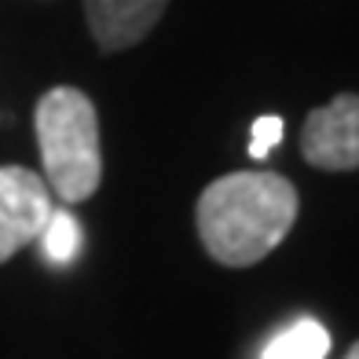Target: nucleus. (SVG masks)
I'll use <instances>...</instances> for the list:
<instances>
[{"label":"nucleus","instance_id":"nucleus-1","mask_svg":"<svg viewBox=\"0 0 359 359\" xmlns=\"http://www.w3.org/2000/svg\"><path fill=\"white\" fill-rule=\"evenodd\" d=\"M301 198L268 169H242L213 180L194 209L205 253L224 268H253L290 235Z\"/></svg>","mask_w":359,"mask_h":359},{"label":"nucleus","instance_id":"nucleus-2","mask_svg":"<svg viewBox=\"0 0 359 359\" xmlns=\"http://www.w3.org/2000/svg\"><path fill=\"white\" fill-rule=\"evenodd\" d=\"M37 147L44 161V184L62 202H85L100 191L103 154H100V118L81 88H52L41 95Z\"/></svg>","mask_w":359,"mask_h":359},{"label":"nucleus","instance_id":"nucleus-3","mask_svg":"<svg viewBox=\"0 0 359 359\" xmlns=\"http://www.w3.org/2000/svg\"><path fill=\"white\" fill-rule=\"evenodd\" d=\"M52 220V191L26 165H0V264L29 246Z\"/></svg>","mask_w":359,"mask_h":359},{"label":"nucleus","instance_id":"nucleus-4","mask_svg":"<svg viewBox=\"0 0 359 359\" xmlns=\"http://www.w3.org/2000/svg\"><path fill=\"white\" fill-rule=\"evenodd\" d=\"M301 154L308 165L326 172L359 169V95H334L326 107H316L301 128Z\"/></svg>","mask_w":359,"mask_h":359},{"label":"nucleus","instance_id":"nucleus-5","mask_svg":"<svg viewBox=\"0 0 359 359\" xmlns=\"http://www.w3.org/2000/svg\"><path fill=\"white\" fill-rule=\"evenodd\" d=\"M165 8L169 0H85V19L103 52H125L151 34Z\"/></svg>","mask_w":359,"mask_h":359},{"label":"nucleus","instance_id":"nucleus-6","mask_svg":"<svg viewBox=\"0 0 359 359\" xmlns=\"http://www.w3.org/2000/svg\"><path fill=\"white\" fill-rule=\"evenodd\" d=\"M326 352H330L326 326H319L316 319H301L290 330L275 334L260 359H326Z\"/></svg>","mask_w":359,"mask_h":359},{"label":"nucleus","instance_id":"nucleus-7","mask_svg":"<svg viewBox=\"0 0 359 359\" xmlns=\"http://www.w3.org/2000/svg\"><path fill=\"white\" fill-rule=\"evenodd\" d=\"M41 235H44V253H48V260H55V264H67V260H74L77 250H81V227L70 213H55L52 209V220H48V227Z\"/></svg>","mask_w":359,"mask_h":359},{"label":"nucleus","instance_id":"nucleus-8","mask_svg":"<svg viewBox=\"0 0 359 359\" xmlns=\"http://www.w3.org/2000/svg\"><path fill=\"white\" fill-rule=\"evenodd\" d=\"M279 140H283V118H275V114L257 118L253 121V140H250V158L264 161L271 154V147H279Z\"/></svg>","mask_w":359,"mask_h":359},{"label":"nucleus","instance_id":"nucleus-9","mask_svg":"<svg viewBox=\"0 0 359 359\" xmlns=\"http://www.w3.org/2000/svg\"><path fill=\"white\" fill-rule=\"evenodd\" d=\"M345 359H359V341H355V345L348 348V355H345Z\"/></svg>","mask_w":359,"mask_h":359}]
</instances>
